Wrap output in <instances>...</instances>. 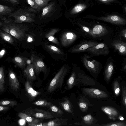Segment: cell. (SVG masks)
<instances>
[{"label":"cell","mask_w":126,"mask_h":126,"mask_svg":"<svg viewBox=\"0 0 126 126\" xmlns=\"http://www.w3.org/2000/svg\"><path fill=\"white\" fill-rule=\"evenodd\" d=\"M45 46L48 51L54 55L57 60L63 61L66 60L67 53L62 48L51 45L45 44Z\"/></svg>","instance_id":"cell-8"},{"label":"cell","mask_w":126,"mask_h":126,"mask_svg":"<svg viewBox=\"0 0 126 126\" xmlns=\"http://www.w3.org/2000/svg\"><path fill=\"white\" fill-rule=\"evenodd\" d=\"M0 36L2 39L8 43L12 45L14 44L15 41L13 36L1 29L0 30Z\"/></svg>","instance_id":"cell-23"},{"label":"cell","mask_w":126,"mask_h":126,"mask_svg":"<svg viewBox=\"0 0 126 126\" xmlns=\"http://www.w3.org/2000/svg\"><path fill=\"white\" fill-rule=\"evenodd\" d=\"M31 60L34 66L35 72L37 75L41 72L45 73H46V67L41 58L32 54L31 57Z\"/></svg>","instance_id":"cell-10"},{"label":"cell","mask_w":126,"mask_h":126,"mask_svg":"<svg viewBox=\"0 0 126 126\" xmlns=\"http://www.w3.org/2000/svg\"><path fill=\"white\" fill-rule=\"evenodd\" d=\"M124 70H126V64L125 65L124 68Z\"/></svg>","instance_id":"cell-52"},{"label":"cell","mask_w":126,"mask_h":126,"mask_svg":"<svg viewBox=\"0 0 126 126\" xmlns=\"http://www.w3.org/2000/svg\"><path fill=\"white\" fill-rule=\"evenodd\" d=\"M5 76L3 68H0V92L4 91L5 89Z\"/></svg>","instance_id":"cell-30"},{"label":"cell","mask_w":126,"mask_h":126,"mask_svg":"<svg viewBox=\"0 0 126 126\" xmlns=\"http://www.w3.org/2000/svg\"><path fill=\"white\" fill-rule=\"evenodd\" d=\"M14 20L11 18H7L2 21L0 22V27L1 28L4 25L13 23Z\"/></svg>","instance_id":"cell-43"},{"label":"cell","mask_w":126,"mask_h":126,"mask_svg":"<svg viewBox=\"0 0 126 126\" xmlns=\"http://www.w3.org/2000/svg\"><path fill=\"white\" fill-rule=\"evenodd\" d=\"M0 17L1 19L3 21H4L7 19V17L4 16H0Z\"/></svg>","instance_id":"cell-49"},{"label":"cell","mask_w":126,"mask_h":126,"mask_svg":"<svg viewBox=\"0 0 126 126\" xmlns=\"http://www.w3.org/2000/svg\"><path fill=\"white\" fill-rule=\"evenodd\" d=\"M90 55L85 54L81 57V61L85 68L91 74H95L99 72L101 66V63L93 59Z\"/></svg>","instance_id":"cell-5"},{"label":"cell","mask_w":126,"mask_h":126,"mask_svg":"<svg viewBox=\"0 0 126 126\" xmlns=\"http://www.w3.org/2000/svg\"><path fill=\"white\" fill-rule=\"evenodd\" d=\"M86 7L87 5L85 4H79L76 5L72 9L70 14H74L79 13L84 10Z\"/></svg>","instance_id":"cell-29"},{"label":"cell","mask_w":126,"mask_h":126,"mask_svg":"<svg viewBox=\"0 0 126 126\" xmlns=\"http://www.w3.org/2000/svg\"><path fill=\"white\" fill-rule=\"evenodd\" d=\"M18 115L20 118L24 120L28 123L31 122L35 118L30 116L26 113H24L22 112H19Z\"/></svg>","instance_id":"cell-33"},{"label":"cell","mask_w":126,"mask_h":126,"mask_svg":"<svg viewBox=\"0 0 126 126\" xmlns=\"http://www.w3.org/2000/svg\"><path fill=\"white\" fill-rule=\"evenodd\" d=\"M70 70L68 64L65 63L61 67L50 82L47 89L49 93H52L57 88H61L64 78Z\"/></svg>","instance_id":"cell-3"},{"label":"cell","mask_w":126,"mask_h":126,"mask_svg":"<svg viewBox=\"0 0 126 126\" xmlns=\"http://www.w3.org/2000/svg\"><path fill=\"white\" fill-rule=\"evenodd\" d=\"M100 126H126V124L123 122H115L109 123Z\"/></svg>","instance_id":"cell-40"},{"label":"cell","mask_w":126,"mask_h":126,"mask_svg":"<svg viewBox=\"0 0 126 126\" xmlns=\"http://www.w3.org/2000/svg\"><path fill=\"white\" fill-rule=\"evenodd\" d=\"M85 52L88 53L93 57L99 55H107L109 53V50L106 44L104 43H99L88 48Z\"/></svg>","instance_id":"cell-7"},{"label":"cell","mask_w":126,"mask_h":126,"mask_svg":"<svg viewBox=\"0 0 126 126\" xmlns=\"http://www.w3.org/2000/svg\"><path fill=\"white\" fill-rule=\"evenodd\" d=\"M78 25L80 28L78 29L77 31L81 36L92 40H96L95 36L93 34L91 28L79 23Z\"/></svg>","instance_id":"cell-13"},{"label":"cell","mask_w":126,"mask_h":126,"mask_svg":"<svg viewBox=\"0 0 126 126\" xmlns=\"http://www.w3.org/2000/svg\"><path fill=\"white\" fill-rule=\"evenodd\" d=\"M9 109L10 108L4 105L0 106V111L7 110Z\"/></svg>","instance_id":"cell-46"},{"label":"cell","mask_w":126,"mask_h":126,"mask_svg":"<svg viewBox=\"0 0 126 126\" xmlns=\"http://www.w3.org/2000/svg\"><path fill=\"white\" fill-rule=\"evenodd\" d=\"M91 28L96 39L105 36L109 32L105 26L101 25H96Z\"/></svg>","instance_id":"cell-14"},{"label":"cell","mask_w":126,"mask_h":126,"mask_svg":"<svg viewBox=\"0 0 126 126\" xmlns=\"http://www.w3.org/2000/svg\"><path fill=\"white\" fill-rule=\"evenodd\" d=\"M113 66L112 62H110L107 65L105 70L104 74L106 79L109 81L112 74Z\"/></svg>","instance_id":"cell-26"},{"label":"cell","mask_w":126,"mask_h":126,"mask_svg":"<svg viewBox=\"0 0 126 126\" xmlns=\"http://www.w3.org/2000/svg\"><path fill=\"white\" fill-rule=\"evenodd\" d=\"M63 125L61 120L57 118L47 122L44 123L43 126H59Z\"/></svg>","instance_id":"cell-31"},{"label":"cell","mask_w":126,"mask_h":126,"mask_svg":"<svg viewBox=\"0 0 126 126\" xmlns=\"http://www.w3.org/2000/svg\"><path fill=\"white\" fill-rule=\"evenodd\" d=\"M79 109L83 112H86L88 109L89 104L83 98H80L78 102Z\"/></svg>","instance_id":"cell-28"},{"label":"cell","mask_w":126,"mask_h":126,"mask_svg":"<svg viewBox=\"0 0 126 126\" xmlns=\"http://www.w3.org/2000/svg\"><path fill=\"white\" fill-rule=\"evenodd\" d=\"M49 107L50 110L53 112L60 115H62L63 114V111L55 105L52 104Z\"/></svg>","instance_id":"cell-39"},{"label":"cell","mask_w":126,"mask_h":126,"mask_svg":"<svg viewBox=\"0 0 126 126\" xmlns=\"http://www.w3.org/2000/svg\"><path fill=\"white\" fill-rule=\"evenodd\" d=\"M0 29L21 42L25 39L26 33L28 28L24 24L12 23L4 25Z\"/></svg>","instance_id":"cell-2"},{"label":"cell","mask_w":126,"mask_h":126,"mask_svg":"<svg viewBox=\"0 0 126 126\" xmlns=\"http://www.w3.org/2000/svg\"><path fill=\"white\" fill-rule=\"evenodd\" d=\"M26 0L32 8L37 11V12H40L41 9L33 0Z\"/></svg>","instance_id":"cell-37"},{"label":"cell","mask_w":126,"mask_h":126,"mask_svg":"<svg viewBox=\"0 0 126 126\" xmlns=\"http://www.w3.org/2000/svg\"><path fill=\"white\" fill-rule=\"evenodd\" d=\"M37 11L31 7L20 8L8 15L14 19L13 23H21L23 22L31 23L35 21V13Z\"/></svg>","instance_id":"cell-1"},{"label":"cell","mask_w":126,"mask_h":126,"mask_svg":"<svg viewBox=\"0 0 126 126\" xmlns=\"http://www.w3.org/2000/svg\"><path fill=\"white\" fill-rule=\"evenodd\" d=\"M75 124H76V125H81V124H80L79 123V124L78 123H75Z\"/></svg>","instance_id":"cell-51"},{"label":"cell","mask_w":126,"mask_h":126,"mask_svg":"<svg viewBox=\"0 0 126 126\" xmlns=\"http://www.w3.org/2000/svg\"><path fill=\"white\" fill-rule=\"evenodd\" d=\"M119 119L121 120H124V118L122 116H120L119 117Z\"/></svg>","instance_id":"cell-50"},{"label":"cell","mask_w":126,"mask_h":126,"mask_svg":"<svg viewBox=\"0 0 126 126\" xmlns=\"http://www.w3.org/2000/svg\"><path fill=\"white\" fill-rule=\"evenodd\" d=\"M27 60V59L24 57L17 56L14 57L13 61L18 67L23 69L26 66Z\"/></svg>","instance_id":"cell-24"},{"label":"cell","mask_w":126,"mask_h":126,"mask_svg":"<svg viewBox=\"0 0 126 126\" xmlns=\"http://www.w3.org/2000/svg\"><path fill=\"white\" fill-rule=\"evenodd\" d=\"M25 112L30 116L38 119H46L53 118V116L49 112L37 108H28L25 110Z\"/></svg>","instance_id":"cell-9"},{"label":"cell","mask_w":126,"mask_h":126,"mask_svg":"<svg viewBox=\"0 0 126 126\" xmlns=\"http://www.w3.org/2000/svg\"><path fill=\"white\" fill-rule=\"evenodd\" d=\"M14 10V8L2 4L0 5V16H4L12 13Z\"/></svg>","instance_id":"cell-27"},{"label":"cell","mask_w":126,"mask_h":126,"mask_svg":"<svg viewBox=\"0 0 126 126\" xmlns=\"http://www.w3.org/2000/svg\"><path fill=\"white\" fill-rule=\"evenodd\" d=\"M36 4L41 9L48 4L51 0H33Z\"/></svg>","instance_id":"cell-36"},{"label":"cell","mask_w":126,"mask_h":126,"mask_svg":"<svg viewBox=\"0 0 126 126\" xmlns=\"http://www.w3.org/2000/svg\"><path fill=\"white\" fill-rule=\"evenodd\" d=\"M14 5H16L19 4V0H3Z\"/></svg>","instance_id":"cell-44"},{"label":"cell","mask_w":126,"mask_h":126,"mask_svg":"<svg viewBox=\"0 0 126 126\" xmlns=\"http://www.w3.org/2000/svg\"><path fill=\"white\" fill-rule=\"evenodd\" d=\"M122 90L123 103L126 108V86H123Z\"/></svg>","instance_id":"cell-42"},{"label":"cell","mask_w":126,"mask_h":126,"mask_svg":"<svg viewBox=\"0 0 126 126\" xmlns=\"http://www.w3.org/2000/svg\"><path fill=\"white\" fill-rule=\"evenodd\" d=\"M80 36L77 31L68 30L62 32L59 38L61 46L64 47H68L74 43Z\"/></svg>","instance_id":"cell-4"},{"label":"cell","mask_w":126,"mask_h":126,"mask_svg":"<svg viewBox=\"0 0 126 126\" xmlns=\"http://www.w3.org/2000/svg\"><path fill=\"white\" fill-rule=\"evenodd\" d=\"M73 71L71 75L67 81V85L68 89H71L75 85V80L76 78L77 72L75 67V63H72Z\"/></svg>","instance_id":"cell-21"},{"label":"cell","mask_w":126,"mask_h":126,"mask_svg":"<svg viewBox=\"0 0 126 126\" xmlns=\"http://www.w3.org/2000/svg\"><path fill=\"white\" fill-rule=\"evenodd\" d=\"M100 2L102 3L109 4L112 2H116V0H98Z\"/></svg>","instance_id":"cell-45"},{"label":"cell","mask_w":126,"mask_h":126,"mask_svg":"<svg viewBox=\"0 0 126 126\" xmlns=\"http://www.w3.org/2000/svg\"><path fill=\"white\" fill-rule=\"evenodd\" d=\"M35 72L34 67L32 63L28 65L24 71V75L31 83L36 79Z\"/></svg>","instance_id":"cell-17"},{"label":"cell","mask_w":126,"mask_h":126,"mask_svg":"<svg viewBox=\"0 0 126 126\" xmlns=\"http://www.w3.org/2000/svg\"><path fill=\"white\" fill-rule=\"evenodd\" d=\"M55 6L54 2H52L47 4L43 7L42 8V12L40 16L41 18H46L49 17L54 11Z\"/></svg>","instance_id":"cell-19"},{"label":"cell","mask_w":126,"mask_h":126,"mask_svg":"<svg viewBox=\"0 0 126 126\" xmlns=\"http://www.w3.org/2000/svg\"><path fill=\"white\" fill-rule=\"evenodd\" d=\"M102 110L105 113L108 115L110 118L115 119V117L118 115L117 111L115 109L109 106H104L101 108Z\"/></svg>","instance_id":"cell-22"},{"label":"cell","mask_w":126,"mask_h":126,"mask_svg":"<svg viewBox=\"0 0 126 126\" xmlns=\"http://www.w3.org/2000/svg\"><path fill=\"white\" fill-rule=\"evenodd\" d=\"M43 124L37 118H34L32 122L28 123V126H43Z\"/></svg>","instance_id":"cell-41"},{"label":"cell","mask_w":126,"mask_h":126,"mask_svg":"<svg viewBox=\"0 0 126 126\" xmlns=\"http://www.w3.org/2000/svg\"><path fill=\"white\" fill-rule=\"evenodd\" d=\"M17 104V102L16 101L9 100H4L0 101V105H8L13 107Z\"/></svg>","instance_id":"cell-35"},{"label":"cell","mask_w":126,"mask_h":126,"mask_svg":"<svg viewBox=\"0 0 126 126\" xmlns=\"http://www.w3.org/2000/svg\"><path fill=\"white\" fill-rule=\"evenodd\" d=\"M98 19L99 20L118 25L126 24V20L117 15H110L106 16L100 17Z\"/></svg>","instance_id":"cell-12"},{"label":"cell","mask_w":126,"mask_h":126,"mask_svg":"<svg viewBox=\"0 0 126 126\" xmlns=\"http://www.w3.org/2000/svg\"><path fill=\"white\" fill-rule=\"evenodd\" d=\"M31 83L28 80L25 83V87L26 91L30 97L34 99L41 94V92L34 90L31 85Z\"/></svg>","instance_id":"cell-20"},{"label":"cell","mask_w":126,"mask_h":126,"mask_svg":"<svg viewBox=\"0 0 126 126\" xmlns=\"http://www.w3.org/2000/svg\"><path fill=\"white\" fill-rule=\"evenodd\" d=\"M83 93L89 97L97 99L107 97L108 94L105 92L93 88H84L83 89Z\"/></svg>","instance_id":"cell-11"},{"label":"cell","mask_w":126,"mask_h":126,"mask_svg":"<svg viewBox=\"0 0 126 126\" xmlns=\"http://www.w3.org/2000/svg\"><path fill=\"white\" fill-rule=\"evenodd\" d=\"M33 103L34 105L42 107H49L52 104L51 102L44 100H38L34 102Z\"/></svg>","instance_id":"cell-34"},{"label":"cell","mask_w":126,"mask_h":126,"mask_svg":"<svg viewBox=\"0 0 126 126\" xmlns=\"http://www.w3.org/2000/svg\"><path fill=\"white\" fill-rule=\"evenodd\" d=\"M61 30V29L59 28H52L46 33L45 37L49 41L58 46H61L59 41L54 35Z\"/></svg>","instance_id":"cell-18"},{"label":"cell","mask_w":126,"mask_h":126,"mask_svg":"<svg viewBox=\"0 0 126 126\" xmlns=\"http://www.w3.org/2000/svg\"><path fill=\"white\" fill-rule=\"evenodd\" d=\"M9 84L11 89L17 91L20 86L19 82L16 75L12 70H9Z\"/></svg>","instance_id":"cell-15"},{"label":"cell","mask_w":126,"mask_h":126,"mask_svg":"<svg viewBox=\"0 0 126 126\" xmlns=\"http://www.w3.org/2000/svg\"><path fill=\"white\" fill-rule=\"evenodd\" d=\"M113 87L114 92L116 96H118L120 92V88L118 81L116 80L113 83Z\"/></svg>","instance_id":"cell-38"},{"label":"cell","mask_w":126,"mask_h":126,"mask_svg":"<svg viewBox=\"0 0 126 126\" xmlns=\"http://www.w3.org/2000/svg\"><path fill=\"white\" fill-rule=\"evenodd\" d=\"M5 51L4 49H2V50L0 52V58H1L3 56L4 54L5 53Z\"/></svg>","instance_id":"cell-48"},{"label":"cell","mask_w":126,"mask_h":126,"mask_svg":"<svg viewBox=\"0 0 126 126\" xmlns=\"http://www.w3.org/2000/svg\"><path fill=\"white\" fill-rule=\"evenodd\" d=\"M125 11L126 12V6L125 7Z\"/></svg>","instance_id":"cell-53"},{"label":"cell","mask_w":126,"mask_h":126,"mask_svg":"<svg viewBox=\"0 0 126 126\" xmlns=\"http://www.w3.org/2000/svg\"><path fill=\"white\" fill-rule=\"evenodd\" d=\"M99 43V42L94 40H83L79 43L73 46L68 51L69 52L73 53L84 52L88 48Z\"/></svg>","instance_id":"cell-6"},{"label":"cell","mask_w":126,"mask_h":126,"mask_svg":"<svg viewBox=\"0 0 126 126\" xmlns=\"http://www.w3.org/2000/svg\"><path fill=\"white\" fill-rule=\"evenodd\" d=\"M121 34L126 38V29L122 30L121 33Z\"/></svg>","instance_id":"cell-47"},{"label":"cell","mask_w":126,"mask_h":126,"mask_svg":"<svg viewBox=\"0 0 126 126\" xmlns=\"http://www.w3.org/2000/svg\"><path fill=\"white\" fill-rule=\"evenodd\" d=\"M64 101L61 103L63 109L66 112L73 113V106L71 102L67 98H64Z\"/></svg>","instance_id":"cell-25"},{"label":"cell","mask_w":126,"mask_h":126,"mask_svg":"<svg viewBox=\"0 0 126 126\" xmlns=\"http://www.w3.org/2000/svg\"><path fill=\"white\" fill-rule=\"evenodd\" d=\"M82 119L83 122L88 125H90L93 124L94 121V118L90 114L84 116Z\"/></svg>","instance_id":"cell-32"},{"label":"cell","mask_w":126,"mask_h":126,"mask_svg":"<svg viewBox=\"0 0 126 126\" xmlns=\"http://www.w3.org/2000/svg\"><path fill=\"white\" fill-rule=\"evenodd\" d=\"M111 45L121 54H126V42L118 39L113 41Z\"/></svg>","instance_id":"cell-16"}]
</instances>
